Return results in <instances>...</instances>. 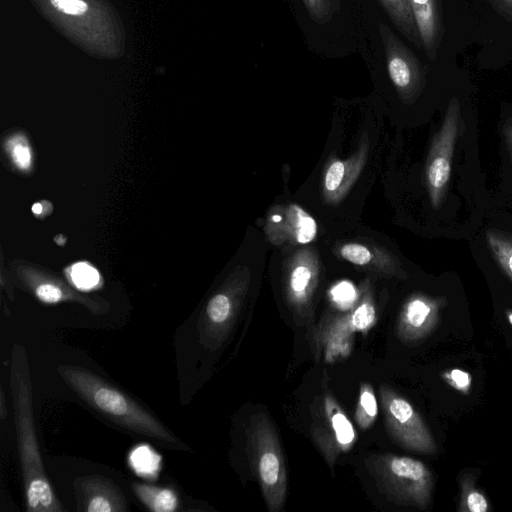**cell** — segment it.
Wrapping results in <instances>:
<instances>
[{"label": "cell", "instance_id": "obj_11", "mask_svg": "<svg viewBox=\"0 0 512 512\" xmlns=\"http://www.w3.org/2000/svg\"><path fill=\"white\" fill-rule=\"evenodd\" d=\"M384 47L389 78L404 103L414 102L422 93L426 83L425 69L402 40L385 23L378 26Z\"/></svg>", "mask_w": 512, "mask_h": 512}, {"label": "cell", "instance_id": "obj_3", "mask_svg": "<svg viewBox=\"0 0 512 512\" xmlns=\"http://www.w3.org/2000/svg\"><path fill=\"white\" fill-rule=\"evenodd\" d=\"M376 320L372 286L365 279L351 309L327 311L317 324L307 329V339L315 359L327 363L346 359L352 351L356 333L366 334Z\"/></svg>", "mask_w": 512, "mask_h": 512}, {"label": "cell", "instance_id": "obj_27", "mask_svg": "<svg viewBox=\"0 0 512 512\" xmlns=\"http://www.w3.org/2000/svg\"><path fill=\"white\" fill-rule=\"evenodd\" d=\"M441 377L448 385L462 394H468L471 389L472 376L465 370L459 368L449 369L444 371Z\"/></svg>", "mask_w": 512, "mask_h": 512}, {"label": "cell", "instance_id": "obj_5", "mask_svg": "<svg viewBox=\"0 0 512 512\" xmlns=\"http://www.w3.org/2000/svg\"><path fill=\"white\" fill-rule=\"evenodd\" d=\"M246 450L269 512H279L286 499L287 474L278 434L264 413L251 416Z\"/></svg>", "mask_w": 512, "mask_h": 512}, {"label": "cell", "instance_id": "obj_23", "mask_svg": "<svg viewBox=\"0 0 512 512\" xmlns=\"http://www.w3.org/2000/svg\"><path fill=\"white\" fill-rule=\"evenodd\" d=\"M161 457L150 446L135 447L129 456V463L136 473L145 477L157 475Z\"/></svg>", "mask_w": 512, "mask_h": 512}, {"label": "cell", "instance_id": "obj_34", "mask_svg": "<svg viewBox=\"0 0 512 512\" xmlns=\"http://www.w3.org/2000/svg\"><path fill=\"white\" fill-rule=\"evenodd\" d=\"M32 211L33 213L35 214H40L42 212V205L40 203H35L33 206H32Z\"/></svg>", "mask_w": 512, "mask_h": 512}, {"label": "cell", "instance_id": "obj_15", "mask_svg": "<svg viewBox=\"0 0 512 512\" xmlns=\"http://www.w3.org/2000/svg\"><path fill=\"white\" fill-rule=\"evenodd\" d=\"M333 253L339 259L378 276L406 278L398 258L384 247L360 242H343L333 247Z\"/></svg>", "mask_w": 512, "mask_h": 512}, {"label": "cell", "instance_id": "obj_30", "mask_svg": "<svg viewBox=\"0 0 512 512\" xmlns=\"http://www.w3.org/2000/svg\"><path fill=\"white\" fill-rule=\"evenodd\" d=\"M12 157L15 164L22 169L28 168L31 163L30 149L22 143L14 145L12 149Z\"/></svg>", "mask_w": 512, "mask_h": 512}, {"label": "cell", "instance_id": "obj_29", "mask_svg": "<svg viewBox=\"0 0 512 512\" xmlns=\"http://www.w3.org/2000/svg\"><path fill=\"white\" fill-rule=\"evenodd\" d=\"M58 10L70 14L81 15L87 10V4L83 0H50Z\"/></svg>", "mask_w": 512, "mask_h": 512}, {"label": "cell", "instance_id": "obj_9", "mask_svg": "<svg viewBox=\"0 0 512 512\" xmlns=\"http://www.w3.org/2000/svg\"><path fill=\"white\" fill-rule=\"evenodd\" d=\"M379 392L386 429L393 441L414 452L436 453L435 440L412 404L387 385Z\"/></svg>", "mask_w": 512, "mask_h": 512}, {"label": "cell", "instance_id": "obj_35", "mask_svg": "<svg viewBox=\"0 0 512 512\" xmlns=\"http://www.w3.org/2000/svg\"><path fill=\"white\" fill-rule=\"evenodd\" d=\"M505 313H506V317L508 319V322L512 325V310L511 309H507L505 311Z\"/></svg>", "mask_w": 512, "mask_h": 512}, {"label": "cell", "instance_id": "obj_20", "mask_svg": "<svg viewBox=\"0 0 512 512\" xmlns=\"http://www.w3.org/2000/svg\"><path fill=\"white\" fill-rule=\"evenodd\" d=\"M486 241L496 262L512 281V234L489 229L486 232Z\"/></svg>", "mask_w": 512, "mask_h": 512}, {"label": "cell", "instance_id": "obj_12", "mask_svg": "<svg viewBox=\"0 0 512 512\" xmlns=\"http://www.w3.org/2000/svg\"><path fill=\"white\" fill-rule=\"evenodd\" d=\"M267 240L276 246L305 245L318 232L316 220L296 203L276 205L267 214L264 227Z\"/></svg>", "mask_w": 512, "mask_h": 512}, {"label": "cell", "instance_id": "obj_6", "mask_svg": "<svg viewBox=\"0 0 512 512\" xmlns=\"http://www.w3.org/2000/svg\"><path fill=\"white\" fill-rule=\"evenodd\" d=\"M317 250L303 247L283 262L282 287L285 301L299 326L309 329L314 323V298L320 278Z\"/></svg>", "mask_w": 512, "mask_h": 512}, {"label": "cell", "instance_id": "obj_21", "mask_svg": "<svg viewBox=\"0 0 512 512\" xmlns=\"http://www.w3.org/2000/svg\"><path fill=\"white\" fill-rule=\"evenodd\" d=\"M489 502L483 492L476 486L475 477L471 473H463L460 477L459 512H487Z\"/></svg>", "mask_w": 512, "mask_h": 512}, {"label": "cell", "instance_id": "obj_28", "mask_svg": "<svg viewBox=\"0 0 512 512\" xmlns=\"http://www.w3.org/2000/svg\"><path fill=\"white\" fill-rule=\"evenodd\" d=\"M38 299L44 303L53 304L65 299V292L56 284L42 283L35 289Z\"/></svg>", "mask_w": 512, "mask_h": 512}, {"label": "cell", "instance_id": "obj_2", "mask_svg": "<svg viewBox=\"0 0 512 512\" xmlns=\"http://www.w3.org/2000/svg\"><path fill=\"white\" fill-rule=\"evenodd\" d=\"M57 371L84 402L114 423L167 445L185 446L137 401L93 372L67 364Z\"/></svg>", "mask_w": 512, "mask_h": 512}, {"label": "cell", "instance_id": "obj_4", "mask_svg": "<svg viewBox=\"0 0 512 512\" xmlns=\"http://www.w3.org/2000/svg\"><path fill=\"white\" fill-rule=\"evenodd\" d=\"M364 465L373 477L378 491L390 501L421 510L430 505L433 476L422 461L381 453L368 456Z\"/></svg>", "mask_w": 512, "mask_h": 512}, {"label": "cell", "instance_id": "obj_8", "mask_svg": "<svg viewBox=\"0 0 512 512\" xmlns=\"http://www.w3.org/2000/svg\"><path fill=\"white\" fill-rule=\"evenodd\" d=\"M251 282L248 267L239 269L226 288L208 301L198 324L201 344L211 350L220 348L230 334Z\"/></svg>", "mask_w": 512, "mask_h": 512}, {"label": "cell", "instance_id": "obj_17", "mask_svg": "<svg viewBox=\"0 0 512 512\" xmlns=\"http://www.w3.org/2000/svg\"><path fill=\"white\" fill-rule=\"evenodd\" d=\"M411 9L429 60L437 58L445 33L440 0H410Z\"/></svg>", "mask_w": 512, "mask_h": 512}, {"label": "cell", "instance_id": "obj_13", "mask_svg": "<svg viewBox=\"0 0 512 512\" xmlns=\"http://www.w3.org/2000/svg\"><path fill=\"white\" fill-rule=\"evenodd\" d=\"M444 298L432 297L424 293L410 295L400 310L396 334L406 344L415 343L433 332L440 320Z\"/></svg>", "mask_w": 512, "mask_h": 512}, {"label": "cell", "instance_id": "obj_19", "mask_svg": "<svg viewBox=\"0 0 512 512\" xmlns=\"http://www.w3.org/2000/svg\"><path fill=\"white\" fill-rule=\"evenodd\" d=\"M132 489L139 500L151 511L174 512L178 508V497L169 488L134 483Z\"/></svg>", "mask_w": 512, "mask_h": 512}, {"label": "cell", "instance_id": "obj_24", "mask_svg": "<svg viewBox=\"0 0 512 512\" xmlns=\"http://www.w3.org/2000/svg\"><path fill=\"white\" fill-rule=\"evenodd\" d=\"M328 295L334 309L346 311L355 305L359 297V288L349 281H341L330 288Z\"/></svg>", "mask_w": 512, "mask_h": 512}, {"label": "cell", "instance_id": "obj_26", "mask_svg": "<svg viewBox=\"0 0 512 512\" xmlns=\"http://www.w3.org/2000/svg\"><path fill=\"white\" fill-rule=\"evenodd\" d=\"M71 280L77 288L88 290L98 284L99 273L89 264L80 262L72 266Z\"/></svg>", "mask_w": 512, "mask_h": 512}, {"label": "cell", "instance_id": "obj_14", "mask_svg": "<svg viewBox=\"0 0 512 512\" xmlns=\"http://www.w3.org/2000/svg\"><path fill=\"white\" fill-rule=\"evenodd\" d=\"M369 152V138L363 133L356 150L346 159L331 157L323 173L321 193L328 205L340 203L356 183L365 167Z\"/></svg>", "mask_w": 512, "mask_h": 512}, {"label": "cell", "instance_id": "obj_10", "mask_svg": "<svg viewBox=\"0 0 512 512\" xmlns=\"http://www.w3.org/2000/svg\"><path fill=\"white\" fill-rule=\"evenodd\" d=\"M460 102L453 97L446 109L442 125L435 135L425 166V181L431 205L438 208L447 190L452 159L460 125Z\"/></svg>", "mask_w": 512, "mask_h": 512}, {"label": "cell", "instance_id": "obj_22", "mask_svg": "<svg viewBox=\"0 0 512 512\" xmlns=\"http://www.w3.org/2000/svg\"><path fill=\"white\" fill-rule=\"evenodd\" d=\"M378 415V405L374 390L369 383L360 385L359 397L355 410V420L358 426L365 430L375 421Z\"/></svg>", "mask_w": 512, "mask_h": 512}, {"label": "cell", "instance_id": "obj_33", "mask_svg": "<svg viewBox=\"0 0 512 512\" xmlns=\"http://www.w3.org/2000/svg\"><path fill=\"white\" fill-rule=\"evenodd\" d=\"M7 413H8V411L6 408V400H5L4 390L1 388L0 389V417L2 420L6 418Z\"/></svg>", "mask_w": 512, "mask_h": 512}, {"label": "cell", "instance_id": "obj_25", "mask_svg": "<svg viewBox=\"0 0 512 512\" xmlns=\"http://www.w3.org/2000/svg\"><path fill=\"white\" fill-rule=\"evenodd\" d=\"M309 18L317 24L332 20L340 10L342 0H302Z\"/></svg>", "mask_w": 512, "mask_h": 512}, {"label": "cell", "instance_id": "obj_31", "mask_svg": "<svg viewBox=\"0 0 512 512\" xmlns=\"http://www.w3.org/2000/svg\"><path fill=\"white\" fill-rule=\"evenodd\" d=\"M486 2L512 25V0H486Z\"/></svg>", "mask_w": 512, "mask_h": 512}, {"label": "cell", "instance_id": "obj_16", "mask_svg": "<svg viewBox=\"0 0 512 512\" xmlns=\"http://www.w3.org/2000/svg\"><path fill=\"white\" fill-rule=\"evenodd\" d=\"M77 510L85 512H125L127 501L120 488L110 479L90 475L74 483Z\"/></svg>", "mask_w": 512, "mask_h": 512}, {"label": "cell", "instance_id": "obj_1", "mask_svg": "<svg viewBox=\"0 0 512 512\" xmlns=\"http://www.w3.org/2000/svg\"><path fill=\"white\" fill-rule=\"evenodd\" d=\"M9 378L27 511L61 512L64 508L43 466L33 413L28 357L21 344L12 346Z\"/></svg>", "mask_w": 512, "mask_h": 512}, {"label": "cell", "instance_id": "obj_32", "mask_svg": "<svg viewBox=\"0 0 512 512\" xmlns=\"http://www.w3.org/2000/svg\"><path fill=\"white\" fill-rule=\"evenodd\" d=\"M503 136L512 157V117L507 118L503 124Z\"/></svg>", "mask_w": 512, "mask_h": 512}, {"label": "cell", "instance_id": "obj_7", "mask_svg": "<svg viewBox=\"0 0 512 512\" xmlns=\"http://www.w3.org/2000/svg\"><path fill=\"white\" fill-rule=\"evenodd\" d=\"M309 411L311 435L333 472L337 458L354 446L357 439L355 429L329 391L317 395L311 402Z\"/></svg>", "mask_w": 512, "mask_h": 512}, {"label": "cell", "instance_id": "obj_18", "mask_svg": "<svg viewBox=\"0 0 512 512\" xmlns=\"http://www.w3.org/2000/svg\"><path fill=\"white\" fill-rule=\"evenodd\" d=\"M397 30L418 49H423L410 0H377Z\"/></svg>", "mask_w": 512, "mask_h": 512}]
</instances>
